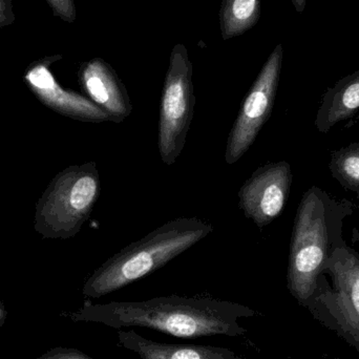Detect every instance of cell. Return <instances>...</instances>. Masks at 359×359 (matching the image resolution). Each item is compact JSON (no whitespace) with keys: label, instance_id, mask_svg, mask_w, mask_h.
I'll return each mask as SVG.
<instances>
[{"label":"cell","instance_id":"obj_1","mask_svg":"<svg viewBox=\"0 0 359 359\" xmlns=\"http://www.w3.org/2000/svg\"><path fill=\"white\" fill-rule=\"evenodd\" d=\"M257 314L255 310L233 302L172 295L139 302L86 301L79 310L67 316L76 323H94L115 329L142 327L194 339L215 335L242 337L247 330L240 320Z\"/></svg>","mask_w":359,"mask_h":359},{"label":"cell","instance_id":"obj_2","mask_svg":"<svg viewBox=\"0 0 359 359\" xmlns=\"http://www.w3.org/2000/svg\"><path fill=\"white\" fill-rule=\"evenodd\" d=\"M213 231L208 222L179 217L156 228L107 259L84 284L82 293L100 299L149 276Z\"/></svg>","mask_w":359,"mask_h":359},{"label":"cell","instance_id":"obj_3","mask_svg":"<svg viewBox=\"0 0 359 359\" xmlns=\"http://www.w3.org/2000/svg\"><path fill=\"white\" fill-rule=\"evenodd\" d=\"M328 257L326 209L312 188L304 194L295 215L287 273L289 292L303 307L313 297Z\"/></svg>","mask_w":359,"mask_h":359},{"label":"cell","instance_id":"obj_4","mask_svg":"<svg viewBox=\"0 0 359 359\" xmlns=\"http://www.w3.org/2000/svg\"><path fill=\"white\" fill-rule=\"evenodd\" d=\"M324 270L332 285L318 278V286L306 309L314 320L334 332L359 353V259L339 248L327 259Z\"/></svg>","mask_w":359,"mask_h":359},{"label":"cell","instance_id":"obj_5","mask_svg":"<svg viewBox=\"0 0 359 359\" xmlns=\"http://www.w3.org/2000/svg\"><path fill=\"white\" fill-rule=\"evenodd\" d=\"M100 194V176L94 162L61 172L48 187L37 213L40 231L69 238L88 221Z\"/></svg>","mask_w":359,"mask_h":359},{"label":"cell","instance_id":"obj_6","mask_svg":"<svg viewBox=\"0 0 359 359\" xmlns=\"http://www.w3.org/2000/svg\"><path fill=\"white\" fill-rule=\"evenodd\" d=\"M194 97L192 63L187 48L177 43L170 57L160 103L158 147L162 162L176 163L187 140L194 118Z\"/></svg>","mask_w":359,"mask_h":359},{"label":"cell","instance_id":"obj_7","mask_svg":"<svg viewBox=\"0 0 359 359\" xmlns=\"http://www.w3.org/2000/svg\"><path fill=\"white\" fill-rule=\"evenodd\" d=\"M283 58L284 48L280 43L264 63L243 101L226 145L225 161L229 165L236 164L249 151L271 116L280 83Z\"/></svg>","mask_w":359,"mask_h":359},{"label":"cell","instance_id":"obj_8","mask_svg":"<svg viewBox=\"0 0 359 359\" xmlns=\"http://www.w3.org/2000/svg\"><path fill=\"white\" fill-rule=\"evenodd\" d=\"M292 172L287 162L259 166L238 190V207L247 219L264 228L280 217L288 200Z\"/></svg>","mask_w":359,"mask_h":359},{"label":"cell","instance_id":"obj_9","mask_svg":"<svg viewBox=\"0 0 359 359\" xmlns=\"http://www.w3.org/2000/svg\"><path fill=\"white\" fill-rule=\"evenodd\" d=\"M62 58L61 55L44 57L29 65L25 80L31 90L48 107L63 115L84 122L109 121V116L94 102L73 90H65L55 79L50 65Z\"/></svg>","mask_w":359,"mask_h":359},{"label":"cell","instance_id":"obj_10","mask_svg":"<svg viewBox=\"0 0 359 359\" xmlns=\"http://www.w3.org/2000/svg\"><path fill=\"white\" fill-rule=\"evenodd\" d=\"M78 78L82 90L109 116V121L119 124L130 117L133 113L130 95L109 63L101 58L86 61L80 65Z\"/></svg>","mask_w":359,"mask_h":359},{"label":"cell","instance_id":"obj_11","mask_svg":"<svg viewBox=\"0 0 359 359\" xmlns=\"http://www.w3.org/2000/svg\"><path fill=\"white\" fill-rule=\"evenodd\" d=\"M117 337L119 347L135 352L141 359H246L226 348L157 343L134 330L118 331Z\"/></svg>","mask_w":359,"mask_h":359},{"label":"cell","instance_id":"obj_12","mask_svg":"<svg viewBox=\"0 0 359 359\" xmlns=\"http://www.w3.org/2000/svg\"><path fill=\"white\" fill-rule=\"evenodd\" d=\"M261 12V0H223L219 18L224 41L252 29L259 21Z\"/></svg>","mask_w":359,"mask_h":359},{"label":"cell","instance_id":"obj_13","mask_svg":"<svg viewBox=\"0 0 359 359\" xmlns=\"http://www.w3.org/2000/svg\"><path fill=\"white\" fill-rule=\"evenodd\" d=\"M359 109V69L344 79L333 92L327 122L329 126L347 119Z\"/></svg>","mask_w":359,"mask_h":359},{"label":"cell","instance_id":"obj_14","mask_svg":"<svg viewBox=\"0 0 359 359\" xmlns=\"http://www.w3.org/2000/svg\"><path fill=\"white\" fill-rule=\"evenodd\" d=\"M335 172L350 185L359 187V147L345 149L333 160Z\"/></svg>","mask_w":359,"mask_h":359},{"label":"cell","instance_id":"obj_15","mask_svg":"<svg viewBox=\"0 0 359 359\" xmlns=\"http://www.w3.org/2000/svg\"><path fill=\"white\" fill-rule=\"evenodd\" d=\"M44 1L50 6L55 17L67 23L75 22L77 19V10H76L74 0H44Z\"/></svg>","mask_w":359,"mask_h":359},{"label":"cell","instance_id":"obj_16","mask_svg":"<svg viewBox=\"0 0 359 359\" xmlns=\"http://www.w3.org/2000/svg\"><path fill=\"white\" fill-rule=\"evenodd\" d=\"M36 359H94L77 349L55 348Z\"/></svg>","mask_w":359,"mask_h":359},{"label":"cell","instance_id":"obj_17","mask_svg":"<svg viewBox=\"0 0 359 359\" xmlns=\"http://www.w3.org/2000/svg\"><path fill=\"white\" fill-rule=\"evenodd\" d=\"M16 20L12 0H0V29L13 25Z\"/></svg>","mask_w":359,"mask_h":359},{"label":"cell","instance_id":"obj_18","mask_svg":"<svg viewBox=\"0 0 359 359\" xmlns=\"http://www.w3.org/2000/svg\"><path fill=\"white\" fill-rule=\"evenodd\" d=\"M291 2H292L293 6H294L297 13H303L305 11L307 0H291Z\"/></svg>","mask_w":359,"mask_h":359},{"label":"cell","instance_id":"obj_19","mask_svg":"<svg viewBox=\"0 0 359 359\" xmlns=\"http://www.w3.org/2000/svg\"><path fill=\"white\" fill-rule=\"evenodd\" d=\"M6 318H8V311H6V307H4V304L0 302V328L4 326Z\"/></svg>","mask_w":359,"mask_h":359}]
</instances>
